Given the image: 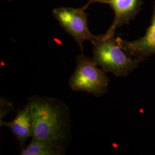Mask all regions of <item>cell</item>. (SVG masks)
Listing matches in <instances>:
<instances>
[{"instance_id": "obj_4", "label": "cell", "mask_w": 155, "mask_h": 155, "mask_svg": "<svg viewBox=\"0 0 155 155\" xmlns=\"http://www.w3.org/2000/svg\"><path fill=\"white\" fill-rule=\"evenodd\" d=\"M84 11L83 8L75 9L68 7L56 8L52 11L53 16L67 33L75 39L82 52L84 41H90L93 44L101 35H94L90 31L87 25L89 15Z\"/></svg>"}, {"instance_id": "obj_6", "label": "cell", "mask_w": 155, "mask_h": 155, "mask_svg": "<svg viewBox=\"0 0 155 155\" xmlns=\"http://www.w3.org/2000/svg\"><path fill=\"white\" fill-rule=\"evenodd\" d=\"M117 41L127 55L140 63L155 55V0L150 24L144 36L133 41L117 37Z\"/></svg>"}, {"instance_id": "obj_5", "label": "cell", "mask_w": 155, "mask_h": 155, "mask_svg": "<svg viewBox=\"0 0 155 155\" xmlns=\"http://www.w3.org/2000/svg\"><path fill=\"white\" fill-rule=\"evenodd\" d=\"M94 2L107 4L114 12V20L110 28L104 34L105 36L114 35L117 28L124 25H129L139 14L143 4L142 0H89L88 3L82 7L83 9L86 10Z\"/></svg>"}, {"instance_id": "obj_1", "label": "cell", "mask_w": 155, "mask_h": 155, "mask_svg": "<svg viewBox=\"0 0 155 155\" xmlns=\"http://www.w3.org/2000/svg\"><path fill=\"white\" fill-rule=\"evenodd\" d=\"M32 122V138L44 142L63 153L71 139L69 108L54 98L35 95L27 99Z\"/></svg>"}, {"instance_id": "obj_7", "label": "cell", "mask_w": 155, "mask_h": 155, "mask_svg": "<svg viewBox=\"0 0 155 155\" xmlns=\"http://www.w3.org/2000/svg\"><path fill=\"white\" fill-rule=\"evenodd\" d=\"M1 127H8L19 143L20 150L24 148L28 139L33 135V122L30 107L27 103L25 106L18 111L16 116L9 122L0 121Z\"/></svg>"}, {"instance_id": "obj_9", "label": "cell", "mask_w": 155, "mask_h": 155, "mask_svg": "<svg viewBox=\"0 0 155 155\" xmlns=\"http://www.w3.org/2000/svg\"><path fill=\"white\" fill-rule=\"evenodd\" d=\"M0 102V121H1L8 113L13 109V105L11 101L4 97L1 98Z\"/></svg>"}, {"instance_id": "obj_8", "label": "cell", "mask_w": 155, "mask_h": 155, "mask_svg": "<svg viewBox=\"0 0 155 155\" xmlns=\"http://www.w3.org/2000/svg\"><path fill=\"white\" fill-rule=\"evenodd\" d=\"M21 155H63L55 147L44 142L32 139L31 143L20 150Z\"/></svg>"}, {"instance_id": "obj_3", "label": "cell", "mask_w": 155, "mask_h": 155, "mask_svg": "<svg viewBox=\"0 0 155 155\" xmlns=\"http://www.w3.org/2000/svg\"><path fill=\"white\" fill-rule=\"evenodd\" d=\"M68 83L75 91H83L100 97L107 92L109 79L92 58L82 52L76 59V67Z\"/></svg>"}, {"instance_id": "obj_2", "label": "cell", "mask_w": 155, "mask_h": 155, "mask_svg": "<svg viewBox=\"0 0 155 155\" xmlns=\"http://www.w3.org/2000/svg\"><path fill=\"white\" fill-rule=\"evenodd\" d=\"M94 63L106 73L110 72L117 77H127L139 66L140 62L128 55L119 45L115 35L105 36L92 44Z\"/></svg>"}]
</instances>
